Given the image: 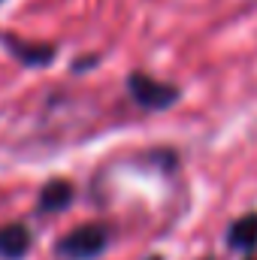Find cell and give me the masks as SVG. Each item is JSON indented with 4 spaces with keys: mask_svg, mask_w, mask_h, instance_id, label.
Instances as JSON below:
<instances>
[{
    "mask_svg": "<svg viewBox=\"0 0 257 260\" xmlns=\"http://www.w3.org/2000/svg\"><path fill=\"white\" fill-rule=\"evenodd\" d=\"M227 242H230V248H239V251L257 248V215H242L239 221H233Z\"/></svg>",
    "mask_w": 257,
    "mask_h": 260,
    "instance_id": "5",
    "label": "cell"
},
{
    "mask_svg": "<svg viewBox=\"0 0 257 260\" xmlns=\"http://www.w3.org/2000/svg\"><path fill=\"white\" fill-rule=\"evenodd\" d=\"M9 49L21 58V61H27V64H46V61H52V49L49 46H24V43H18V40H9Z\"/></svg>",
    "mask_w": 257,
    "mask_h": 260,
    "instance_id": "6",
    "label": "cell"
},
{
    "mask_svg": "<svg viewBox=\"0 0 257 260\" xmlns=\"http://www.w3.org/2000/svg\"><path fill=\"white\" fill-rule=\"evenodd\" d=\"M106 245H109V233L103 224H82L58 242V254L67 260H94L106 251Z\"/></svg>",
    "mask_w": 257,
    "mask_h": 260,
    "instance_id": "1",
    "label": "cell"
},
{
    "mask_svg": "<svg viewBox=\"0 0 257 260\" xmlns=\"http://www.w3.org/2000/svg\"><path fill=\"white\" fill-rule=\"evenodd\" d=\"M30 248V233L24 224H6L0 227V257L3 260H21Z\"/></svg>",
    "mask_w": 257,
    "mask_h": 260,
    "instance_id": "3",
    "label": "cell"
},
{
    "mask_svg": "<svg viewBox=\"0 0 257 260\" xmlns=\"http://www.w3.org/2000/svg\"><path fill=\"white\" fill-rule=\"evenodd\" d=\"M127 91L130 97L145 106V109H167L179 100V88L176 85H167L160 79H151L145 73H130L127 76Z\"/></svg>",
    "mask_w": 257,
    "mask_h": 260,
    "instance_id": "2",
    "label": "cell"
},
{
    "mask_svg": "<svg viewBox=\"0 0 257 260\" xmlns=\"http://www.w3.org/2000/svg\"><path fill=\"white\" fill-rule=\"evenodd\" d=\"M148 260H164V257H148Z\"/></svg>",
    "mask_w": 257,
    "mask_h": 260,
    "instance_id": "7",
    "label": "cell"
},
{
    "mask_svg": "<svg viewBox=\"0 0 257 260\" xmlns=\"http://www.w3.org/2000/svg\"><path fill=\"white\" fill-rule=\"evenodd\" d=\"M70 203H73V185L64 179H55L40 191V212H64Z\"/></svg>",
    "mask_w": 257,
    "mask_h": 260,
    "instance_id": "4",
    "label": "cell"
}]
</instances>
